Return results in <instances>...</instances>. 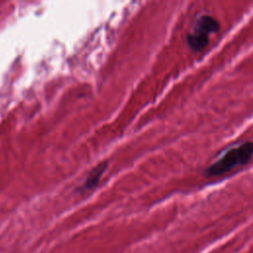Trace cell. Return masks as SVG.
Returning a JSON list of instances; mask_svg holds the SVG:
<instances>
[{"label": "cell", "instance_id": "2", "mask_svg": "<svg viewBox=\"0 0 253 253\" xmlns=\"http://www.w3.org/2000/svg\"><path fill=\"white\" fill-rule=\"evenodd\" d=\"M219 28V22L213 16L209 14L199 16L191 32L187 35L189 47L196 52L204 50L210 42V36L216 33Z\"/></svg>", "mask_w": 253, "mask_h": 253}, {"label": "cell", "instance_id": "1", "mask_svg": "<svg viewBox=\"0 0 253 253\" xmlns=\"http://www.w3.org/2000/svg\"><path fill=\"white\" fill-rule=\"evenodd\" d=\"M253 157V141H245L227 149L206 170L207 177H216L246 165Z\"/></svg>", "mask_w": 253, "mask_h": 253}, {"label": "cell", "instance_id": "3", "mask_svg": "<svg viewBox=\"0 0 253 253\" xmlns=\"http://www.w3.org/2000/svg\"><path fill=\"white\" fill-rule=\"evenodd\" d=\"M106 168H107V163L104 162V163L98 165L95 169H93V171L89 174V176L86 179L84 189L89 190V189H92L93 187H95L97 185V183L99 182V179L101 178L102 174L106 170Z\"/></svg>", "mask_w": 253, "mask_h": 253}]
</instances>
